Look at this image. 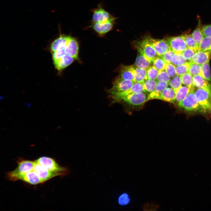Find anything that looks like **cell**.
<instances>
[{"mask_svg": "<svg viewBox=\"0 0 211 211\" xmlns=\"http://www.w3.org/2000/svg\"><path fill=\"white\" fill-rule=\"evenodd\" d=\"M153 64V62L150 61L140 52L138 51L135 65V67L147 69Z\"/></svg>", "mask_w": 211, "mask_h": 211, "instance_id": "cell-23", "label": "cell"}, {"mask_svg": "<svg viewBox=\"0 0 211 211\" xmlns=\"http://www.w3.org/2000/svg\"><path fill=\"white\" fill-rule=\"evenodd\" d=\"M167 63L161 56H158L153 61V65L159 71L165 70Z\"/></svg>", "mask_w": 211, "mask_h": 211, "instance_id": "cell-34", "label": "cell"}, {"mask_svg": "<svg viewBox=\"0 0 211 211\" xmlns=\"http://www.w3.org/2000/svg\"><path fill=\"white\" fill-rule=\"evenodd\" d=\"M182 34L187 47L194 50L196 52L200 50L196 45L191 34L185 33Z\"/></svg>", "mask_w": 211, "mask_h": 211, "instance_id": "cell-29", "label": "cell"}, {"mask_svg": "<svg viewBox=\"0 0 211 211\" xmlns=\"http://www.w3.org/2000/svg\"><path fill=\"white\" fill-rule=\"evenodd\" d=\"M148 95L145 92L135 93L127 96L121 102L130 108L133 109L140 108L147 101Z\"/></svg>", "mask_w": 211, "mask_h": 211, "instance_id": "cell-4", "label": "cell"}, {"mask_svg": "<svg viewBox=\"0 0 211 211\" xmlns=\"http://www.w3.org/2000/svg\"><path fill=\"white\" fill-rule=\"evenodd\" d=\"M115 17L110 20L99 23H91L88 27L92 29L98 35L103 36L112 30L115 23Z\"/></svg>", "mask_w": 211, "mask_h": 211, "instance_id": "cell-8", "label": "cell"}, {"mask_svg": "<svg viewBox=\"0 0 211 211\" xmlns=\"http://www.w3.org/2000/svg\"><path fill=\"white\" fill-rule=\"evenodd\" d=\"M11 181L20 180L32 185H36L42 183L36 173L33 171L26 173L7 176Z\"/></svg>", "mask_w": 211, "mask_h": 211, "instance_id": "cell-7", "label": "cell"}, {"mask_svg": "<svg viewBox=\"0 0 211 211\" xmlns=\"http://www.w3.org/2000/svg\"><path fill=\"white\" fill-rule=\"evenodd\" d=\"M147 79V69L135 67L134 79L135 82L143 83Z\"/></svg>", "mask_w": 211, "mask_h": 211, "instance_id": "cell-25", "label": "cell"}, {"mask_svg": "<svg viewBox=\"0 0 211 211\" xmlns=\"http://www.w3.org/2000/svg\"><path fill=\"white\" fill-rule=\"evenodd\" d=\"M144 92L142 83L135 82L129 89L121 92L109 93L114 102H121L127 96L134 94Z\"/></svg>", "mask_w": 211, "mask_h": 211, "instance_id": "cell-5", "label": "cell"}, {"mask_svg": "<svg viewBox=\"0 0 211 211\" xmlns=\"http://www.w3.org/2000/svg\"><path fill=\"white\" fill-rule=\"evenodd\" d=\"M135 82L132 81L123 79L120 76L117 77L114 81L109 93L121 92L126 91L130 89Z\"/></svg>", "mask_w": 211, "mask_h": 211, "instance_id": "cell-12", "label": "cell"}, {"mask_svg": "<svg viewBox=\"0 0 211 211\" xmlns=\"http://www.w3.org/2000/svg\"><path fill=\"white\" fill-rule=\"evenodd\" d=\"M70 36L61 35L52 43L50 49L52 52L65 49Z\"/></svg>", "mask_w": 211, "mask_h": 211, "instance_id": "cell-16", "label": "cell"}, {"mask_svg": "<svg viewBox=\"0 0 211 211\" xmlns=\"http://www.w3.org/2000/svg\"><path fill=\"white\" fill-rule=\"evenodd\" d=\"M136 45L138 51L141 52L150 61L153 62L154 59L159 56L146 37L142 40L137 42Z\"/></svg>", "mask_w": 211, "mask_h": 211, "instance_id": "cell-6", "label": "cell"}, {"mask_svg": "<svg viewBox=\"0 0 211 211\" xmlns=\"http://www.w3.org/2000/svg\"><path fill=\"white\" fill-rule=\"evenodd\" d=\"M157 81L147 79L142 83L144 92L149 94L153 92L156 87Z\"/></svg>", "mask_w": 211, "mask_h": 211, "instance_id": "cell-28", "label": "cell"}, {"mask_svg": "<svg viewBox=\"0 0 211 211\" xmlns=\"http://www.w3.org/2000/svg\"><path fill=\"white\" fill-rule=\"evenodd\" d=\"M78 45L76 40L70 36L65 48L66 54L74 59H77L79 47Z\"/></svg>", "mask_w": 211, "mask_h": 211, "instance_id": "cell-15", "label": "cell"}, {"mask_svg": "<svg viewBox=\"0 0 211 211\" xmlns=\"http://www.w3.org/2000/svg\"><path fill=\"white\" fill-rule=\"evenodd\" d=\"M196 52L194 50L187 47L181 53L187 60L190 61Z\"/></svg>", "mask_w": 211, "mask_h": 211, "instance_id": "cell-40", "label": "cell"}, {"mask_svg": "<svg viewBox=\"0 0 211 211\" xmlns=\"http://www.w3.org/2000/svg\"><path fill=\"white\" fill-rule=\"evenodd\" d=\"M175 52L170 49L161 56L167 63H171V59Z\"/></svg>", "mask_w": 211, "mask_h": 211, "instance_id": "cell-41", "label": "cell"}, {"mask_svg": "<svg viewBox=\"0 0 211 211\" xmlns=\"http://www.w3.org/2000/svg\"><path fill=\"white\" fill-rule=\"evenodd\" d=\"M202 31L204 37L211 36V24L203 25Z\"/></svg>", "mask_w": 211, "mask_h": 211, "instance_id": "cell-43", "label": "cell"}, {"mask_svg": "<svg viewBox=\"0 0 211 211\" xmlns=\"http://www.w3.org/2000/svg\"><path fill=\"white\" fill-rule=\"evenodd\" d=\"M194 91L202 113H211V91L197 88Z\"/></svg>", "mask_w": 211, "mask_h": 211, "instance_id": "cell-1", "label": "cell"}, {"mask_svg": "<svg viewBox=\"0 0 211 211\" xmlns=\"http://www.w3.org/2000/svg\"><path fill=\"white\" fill-rule=\"evenodd\" d=\"M157 82H164L169 83L170 80V77L165 70L159 71L156 78Z\"/></svg>", "mask_w": 211, "mask_h": 211, "instance_id": "cell-38", "label": "cell"}, {"mask_svg": "<svg viewBox=\"0 0 211 211\" xmlns=\"http://www.w3.org/2000/svg\"><path fill=\"white\" fill-rule=\"evenodd\" d=\"M190 66L189 62H186L184 64L176 67V75L180 76L188 72Z\"/></svg>", "mask_w": 211, "mask_h": 211, "instance_id": "cell-36", "label": "cell"}, {"mask_svg": "<svg viewBox=\"0 0 211 211\" xmlns=\"http://www.w3.org/2000/svg\"><path fill=\"white\" fill-rule=\"evenodd\" d=\"M186 61L181 53H175L171 59V63L175 66L183 64L185 63Z\"/></svg>", "mask_w": 211, "mask_h": 211, "instance_id": "cell-31", "label": "cell"}, {"mask_svg": "<svg viewBox=\"0 0 211 211\" xmlns=\"http://www.w3.org/2000/svg\"><path fill=\"white\" fill-rule=\"evenodd\" d=\"M191 91L190 89L187 86H182L176 93L175 102L176 101L178 103L182 101Z\"/></svg>", "mask_w": 211, "mask_h": 211, "instance_id": "cell-26", "label": "cell"}, {"mask_svg": "<svg viewBox=\"0 0 211 211\" xmlns=\"http://www.w3.org/2000/svg\"><path fill=\"white\" fill-rule=\"evenodd\" d=\"M166 39L170 49L175 53H181L187 47L183 34Z\"/></svg>", "mask_w": 211, "mask_h": 211, "instance_id": "cell-10", "label": "cell"}, {"mask_svg": "<svg viewBox=\"0 0 211 211\" xmlns=\"http://www.w3.org/2000/svg\"><path fill=\"white\" fill-rule=\"evenodd\" d=\"M35 161H33L21 159L18 162L17 167L13 171L9 172L7 176L22 174L29 172L33 170Z\"/></svg>", "mask_w": 211, "mask_h": 211, "instance_id": "cell-13", "label": "cell"}, {"mask_svg": "<svg viewBox=\"0 0 211 211\" xmlns=\"http://www.w3.org/2000/svg\"><path fill=\"white\" fill-rule=\"evenodd\" d=\"M92 23H99L106 21L115 18L106 11L101 4L92 10Z\"/></svg>", "mask_w": 211, "mask_h": 211, "instance_id": "cell-11", "label": "cell"}, {"mask_svg": "<svg viewBox=\"0 0 211 211\" xmlns=\"http://www.w3.org/2000/svg\"><path fill=\"white\" fill-rule=\"evenodd\" d=\"M147 72L148 79L155 80L156 79L159 71L153 65L147 69Z\"/></svg>", "mask_w": 211, "mask_h": 211, "instance_id": "cell-37", "label": "cell"}, {"mask_svg": "<svg viewBox=\"0 0 211 211\" xmlns=\"http://www.w3.org/2000/svg\"><path fill=\"white\" fill-rule=\"evenodd\" d=\"M176 66L171 63H167L165 70L170 78L176 76Z\"/></svg>", "mask_w": 211, "mask_h": 211, "instance_id": "cell-39", "label": "cell"}, {"mask_svg": "<svg viewBox=\"0 0 211 211\" xmlns=\"http://www.w3.org/2000/svg\"><path fill=\"white\" fill-rule=\"evenodd\" d=\"M129 201V197L126 193L121 195L119 197L118 201L119 204L121 205H124L128 204Z\"/></svg>", "mask_w": 211, "mask_h": 211, "instance_id": "cell-42", "label": "cell"}, {"mask_svg": "<svg viewBox=\"0 0 211 211\" xmlns=\"http://www.w3.org/2000/svg\"><path fill=\"white\" fill-rule=\"evenodd\" d=\"M35 161L45 169L57 173L60 176H65L68 173L69 171L67 168L61 166L52 158L43 156L39 158Z\"/></svg>", "mask_w": 211, "mask_h": 211, "instance_id": "cell-2", "label": "cell"}, {"mask_svg": "<svg viewBox=\"0 0 211 211\" xmlns=\"http://www.w3.org/2000/svg\"><path fill=\"white\" fill-rule=\"evenodd\" d=\"M168 84L174 90L175 93L182 86L180 76L177 75L172 78Z\"/></svg>", "mask_w": 211, "mask_h": 211, "instance_id": "cell-30", "label": "cell"}, {"mask_svg": "<svg viewBox=\"0 0 211 211\" xmlns=\"http://www.w3.org/2000/svg\"><path fill=\"white\" fill-rule=\"evenodd\" d=\"M169 84L164 82H158L155 89L148 95L147 101L154 99H157L160 94L165 89L168 87Z\"/></svg>", "mask_w": 211, "mask_h": 211, "instance_id": "cell-24", "label": "cell"}, {"mask_svg": "<svg viewBox=\"0 0 211 211\" xmlns=\"http://www.w3.org/2000/svg\"><path fill=\"white\" fill-rule=\"evenodd\" d=\"M74 59L73 57L66 54L59 59L53 62L55 68L60 71L70 65Z\"/></svg>", "mask_w": 211, "mask_h": 211, "instance_id": "cell-18", "label": "cell"}, {"mask_svg": "<svg viewBox=\"0 0 211 211\" xmlns=\"http://www.w3.org/2000/svg\"><path fill=\"white\" fill-rule=\"evenodd\" d=\"M178 106L188 112H202L194 90L190 91L186 97L178 103Z\"/></svg>", "mask_w": 211, "mask_h": 211, "instance_id": "cell-3", "label": "cell"}, {"mask_svg": "<svg viewBox=\"0 0 211 211\" xmlns=\"http://www.w3.org/2000/svg\"><path fill=\"white\" fill-rule=\"evenodd\" d=\"M201 76L211 83L210 68L209 62L201 65Z\"/></svg>", "mask_w": 211, "mask_h": 211, "instance_id": "cell-32", "label": "cell"}, {"mask_svg": "<svg viewBox=\"0 0 211 211\" xmlns=\"http://www.w3.org/2000/svg\"><path fill=\"white\" fill-rule=\"evenodd\" d=\"M135 67L132 65L122 66L120 76L122 79L134 81Z\"/></svg>", "mask_w": 211, "mask_h": 211, "instance_id": "cell-19", "label": "cell"}, {"mask_svg": "<svg viewBox=\"0 0 211 211\" xmlns=\"http://www.w3.org/2000/svg\"><path fill=\"white\" fill-rule=\"evenodd\" d=\"M203 25L201 20L199 19L196 28L191 34L196 45L199 48L200 43L204 37L202 31Z\"/></svg>", "mask_w": 211, "mask_h": 211, "instance_id": "cell-20", "label": "cell"}, {"mask_svg": "<svg viewBox=\"0 0 211 211\" xmlns=\"http://www.w3.org/2000/svg\"><path fill=\"white\" fill-rule=\"evenodd\" d=\"M201 50L211 52V36L204 37L200 45Z\"/></svg>", "mask_w": 211, "mask_h": 211, "instance_id": "cell-33", "label": "cell"}, {"mask_svg": "<svg viewBox=\"0 0 211 211\" xmlns=\"http://www.w3.org/2000/svg\"><path fill=\"white\" fill-rule=\"evenodd\" d=\"M211 57V52L200 50L195 53L190 61L201 65L209 62Z\"/></svg>", "mask_w": 211, "mask_h": 211, "instance_id": "cell-17", "label": "cell"}, {"mask_svg": "<svg viewBox=\"0 0 211 211\" xmlns=\"http://www.w3.org/2000/svg\"><path fill=\"white\" fill-rule=\"evenodd\" d=\"M148 41L154 48L157 54L161 56L170 48L166 39H157L150 36L145 37Z\"/></svg>", "mask_w": 211, "mask_h": 211, "instance_id": "cell-9", "label": "cell"}, {"mask_svg": "<svg viewBox=\"0 0 211 211\" xmlns=\"http://www.w3.org/2000/svg\"><path fill=\"white\" fill-rule=\"evenodd\" d=\"M193 84L197 88L205 89L211 91V84L201 76L199 75L193 76Z\"/></svg>", "mask_w": 211, "mask_h": 211, "instance_id": "cell-21", "label": "cell"}, {"mask_svg": "<svg viewBox=\"0 0 211 211\" xmlns=\"http://www.w3.org/2000/svg\"><path fill=\"white\" fill-rule=\"evenodd\" d=\"M189 62L190 66L188 72L193 76L198 75L201 76V65Z\"/></svg>", "mask_w": 211, "mask_h": 211, "instance_id": "cell-35", "label": "cell"}, {"mask_svg": "<svg viewBox=\"0 0 211 211\" xmlns=\"http://www.w3.org/2000/svg\"><path fill=\"white\" fill-rule=\"evenodd\" d=\"M33 171L36 173L42 183L55 177L59 176L58 174L45 169L36 161Z\"/></svg>", "mask_w": 211, "mask_h": 211, "instance_id": "cell-14", "label": "cell"}, {"mask_svg": "<svg viewBox=\"0 0 211 211\" xmlns=\"http://www.w3.org/2000/svg\"><path fill=\"white\" fill-rule=\"evenodd\" d=\"M182 84L189 87L191 91L194 90L193 76L188 72L180 76Z\"/></svg>", "mask_w": 211, "mask_h": 211, "instance_id": "cell-27", "label": "cell"}, {"mask_svg": "<svg viewBox=\"0 0 211 211\" xmlns=\"http://www.w3.org/2000/svg\"><path fill=\"white\" fill-rule=\"evenodd\" d=\"M176 93L171 88L167 87L159 95L157 99L173 103L175 102Z\"/></svg>", "mask_w": 211, "mask_h": 211, "instance_id": "cell-22", "label": "cell"}]
</instances>
